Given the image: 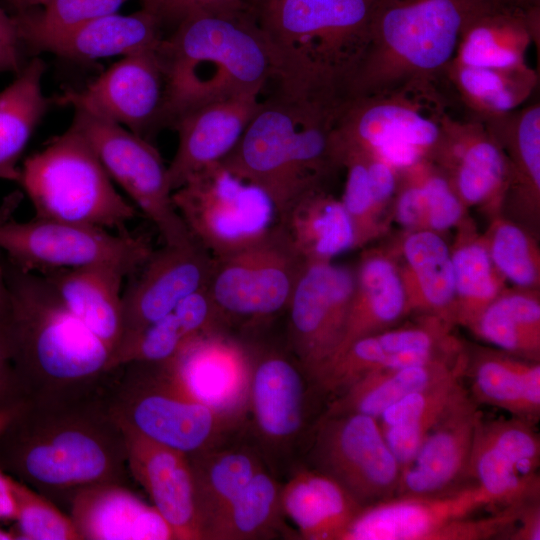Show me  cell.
Instances as JSON below:
<instances>
[{
    "instance_id": "obj_1",
    "label": "cell",
    "mask_w": 540,
    "mask_h": 540,
    "mask_svg": "<svg viewBox=\"0 0 540 540\" xmlns=\"http://www.w3.org/2000/svg\"><path fill=\"white\" fill-rule=\"evenodd\" d=\"M0 468L47 498H69L95 484L126 485L125 435L104 387L73 399L26 401L0 433Z\"/></svg>"
},
{
    "instance_id": "obj_2",
    "label": "cell",
    "mask_w": 540,
    "mask_h": 540,
    "mask_svg": "<svg viewBox=\"0 0 540 540\" xmlns=\"http://www.w3.org/2000/svg\"><path fill=\"white\" fill-rule=\"evenodd\" d=\"M375 0H256L276 94L325 106L344 100L365 50Z\"/></svg>"
},
{
    "instance_id": "obj_3",
    "label": "cell",
    "mask_w": 540,
    "mask_h": 540,
    "mask_svg": "<svg viewBox=\"0 0 540 540\" xmlns=\"http://www.w3.org/2000/svg\"><path fill=\"white\" fill-rule=\"evenodd\" d=\"M13 362L27 401L73 399L101 390L111 348L70 310L45 278L3 265Z\"/></svg>"
},
{
    "instance_id": "obj_4",
    "label": "cell",
    "mask_w": 540,
    "mask_h": 540,
    "mask_svg": "<svg viewBox=\"0 0 540 540\" xmlns=\"http://www.w3.org/2000/svg\"><path fill=\"white\" fill-rule=\"evenodd\" d=\"M164 79L161 129L186 113L250 91H264L272 63L253 8L184 18L155 49Z\"/></svg>"
},
{
    "instance_id": "obj_5",
    "label": "cell",
    "mask_w": 540,
    "mask_h": 540,
    "mask_svg": "<svg viewBox=\"0 0 540 540\" xmlns=\"http://www.w3.org/2000/svg\"><path fill=\"white\" fill-rule=\"evenodd\" d=\"M490 0H375L368 40L345 101L399 92H444L465 26Z\"/></svg>"
},
{
    "instance_id": "obj_6",
    "label": "cell",
    "mask_w": 540,
    "mask_h": 540,
    "mask_svg": "<svg viewBox=\"0 0 540 540\" xmlns=\"http://www.w3.org/2000/svg\"><path fill=\"white\" fill-rule=\"evenodd\" d=\"M340 109L273 93L262 100L220 163L266 192L281 219L298 200L318 190L323 175L342 164L336 136Z\"/></svg>"
},
{
    "instance_id": "obj_7",
    "label": "cell",
    "mask_w": 540,
    "mask_h": 540,
    "mask_svg": "<svg viewBox=\"0 0 540 540\" xmlns=\"http://www.w3.org/2000/svg\"><path fill=\"white\" fill-rule=\"evenodd\" d=\"M104 395L122 429L186 455L229 442L245 426L197 400L169 360L129 362L112 369Z\"/></svg>"
},
{
    "instance_id": "obj_8",
    "label": "cell",
    "mask_w": 540,
    "mask_h": 540,
    "mask_svg": "<svg viewBox=\"0 0 540 540\" xmlns=\"http://www.w3.org/2000/svg\"><path fill=\"white\" fill-rule=\"evenodd\" d=\"M19 184L37 218L126 234L127 223L138 215L117 192L89 142L72 126L24 161Z\"/></svg>"
},
{
    "instance_id": "obj_9",
    "label": "cell",
    "mask_w": 540,
    "mask_h": 540,
    "mask_svg": "<svg viewBox=\"0 0 540 540\" xmlns=\"http://www.w3.org/2000/svg\"><path fill=\"white\" fill-rule=\"evenodd\" d=\"M172 201L192 238L214 259L257 244L280 225L268 194L220 162L192 174Z\"/></svg>"
},
{
    "instance_id": "obj_10",
    "label": "cell",
    "mask_w": 540,
    "mask_h": 540,
    "mask_svg": "<svg viewBox=\"0 0 540 540\" xmlns=\"http://www.w3.org/2000/svg\"><path fill=\"white\" fill-rule=\"evenodd\" d=\"M489 502L468 482L452 491L402 496L364 507L339 540H483L504 539L518 510L475 517Z\"/></svg>"
},
{
    "instance_id": "obj_11",
    "label": "cell",
    "mask_w": 540,
    "mask_h": 540,
    "mask_svg": "<svg viewBox=\"0 0 540 540\" xmlns=\"http://www.w3.org/2000/svg\"><path fill=\"white\" fill-rule=\"evenodd\" d=\"M447 107L449 99L439 91L349 99L342 104L336 133L394 169H410L437 147Z\"/></svg>"
},
{
    "instance_id": "obj_12",
    "label": "cell",
    "mask_w": 540,
    "mask_h": 540,
    "mask_svg": "<svg viewBox=\"0 0 540 540\" xmlns=\"http://www.w3.org/2000/svg\"><path fill=\"white\" fill-rule=\"evenodd\" d=\"M0 248L23 271L42 273L57 268L110 265L126 276L135 273L153 248L146 238L129 233L52 219L33 218L0 225Z\"/></svg>"
},
{
    "instance_id": "obj_13",
    "label": "cell",
    "mask_w": 540,
    "mask_h": 540,
    "mask_svg": "<svg viewBox=\"0 0 540 540\" xmlns=\"http://www.w3.org/2000/svg\"><path fill=\"white\" fill-rule=\"evenodd\" d=\"M303 451L306 465L335 480L363 508L396 496L401 466L373 417L322 413Z\"/></svg>"
},
{
    "instance_id": "obj_14",
    "label": "cell",
    "mask_w": 540,
    "mask_h": 540,
    "mask_svg": "<svg viewBox=\"0 0 540 540\" xmlns=\"http://www.w3.org/2000/svg\"><path fill=\"white\" fill-rule=\"evenodd\" d=\"M250 351L251 378L247 406L254 445L268 467L290 460L304 448L315 424V397H324L314 380L291 354Z\"/></svg>"
},
{
    "instance_id": "obj_15",
    "label": "cell",
    "mask_w": 540,
    "mask_h": 540,
    "mask_svg": "<svg viewBox=\"0 0 540 540\" xmlns=\"http://www.w3.org/2000/svg\"><path fill=\"white\" fill-rule=\"evenodd\" d=\"M72 108L70 126L86 138L112 181L156 226L164 243L193 241L173 205L167 166L154 143L82 107Z\"/></svg>"
},
{
    "instance_id": "obj_16",
    "label": "cell",
    "mask_w": 540,
    "mask_h": 540,
    "mask_svg": "<svg viewBox=\"0 0 540 540\" xmlns=\"http://www.w3.org/2000/svg\"><path fill=\"white\" fill-rule=\"evenodd\" d=\"M306 264L281 224L257 244L214 259L206 288L221 323L260 320L287 310Z\"/></svg>"
},
{
    "instance_id": "obj_17",
    "label": "cell",
    "mask_w": 540,
    "mask_h": 540,
    "mask_svg": "<svg viewBox=\"0 0 540 540\" xmlns=\"http://www.w3.org/2000/svg\"><path fill=\"white\" fill-rule=\"evenodd\" d=\"M535 427L512 416H482L478 423L468 479L495 512L540 501V436Z\"/></svg>"
},
{
    "instance_id": "obj_18",
    "label": "cell",
    "mask_w": 540,
    "mask_h": 540,
    "mask_svg": "<svg viewBox=\"0 0 540 540\" xmlns=\"http://www.w3.org/2000/svg\"><path fill=\"white\" fill-rule=\"evenodd\" d=\"M355 294V281L349 270L326 261L304 267L291 300L289 349L310 377L336 353Z\"/></svg>"
},
{
    "instance_id": "obj_19",
    "label": "cell",
    "mask_w": 540,
    "mask_h": 540,
    "mask_svg": "<svg viewBox=\"0 0 540 540\" xmlns=\"http://www.w3.org/2000/svg\"><path fill=\"white\" fill-rule=\"evenodd\" d=\"M155 49L123 56L82 90L67 89L55 101L82 107L153 143L162 130L164 100Z\"/></svg>"
},
{
    "instance_id": "obj_20",
    "label": "cell",
    "mask_w": 540,
    "mask_h": 540,
    "mask_svg": "<svg viewBox=\"0 0 540 540\" xmlns=\"http://www.w3.org/2000/svg\"><path fill=\"white\" fill-rule=\"evenodd\" d=\"M213 267L214 258L195 240L182 245L165 244L153 250L129 276L122 292L123 328L119 344L173 312L188 295L206 287Z\"/></svg>"
},
{
    "instance_id": "obj_21",
    "label": "cell",
    "mask_w": 540,
    "mask_h": 540,
    "mask_svg": "<svg viewBox=\"0 0 540 540\" xmlns=\"http://www.w3.org/2000/svg\"><path fill=\"white\" fill-rule=\"evenodd\" d=\"M482 416L480 405L464 387L401 469L395 497L436 495L468 483L472 446Z\"/></svg>"
},
{
    "instance_id": "obj_22",
    "label": "cell",
    "mask_w": 540,
    "mask_h": 540,
    "mask_svg": "<svg viewBox=\"0 0 540 540\" xmlns=\"http://www.w3.org/2000/svg\"><path fill=\"white\" fill-rule=\"evenodd\" d=\"M169 361L197 400L246 422L251 378L249 349L222 330H212L190 336Z\"/></svg>"
},
{
    "instance_id": "obj_23",
    "label": "cell",
    "mask_w": 540,
    "mask_h": 540,
    "mask_svg": "<svg viewBox=\"0 0 540 540\" xmlns=\"http://www.w3.org/2000/svg\"><path fill=\"white\" fill-rule=\"evenodd\" d=\"M263 91H250L208 103L180 117L176 153L167 166L173 192L192 174L226 157L240 140L262 102Z\"/></svg>"
},
{
    "instance_id": "obj_24",
    "label": "cell",
    "mask_w": 540,
    "mask_h": 540,
    "mask_svg": "<svg viewBox=\"0 0 540 540\" xmlns=\"http://www.w3.org/2000/svg\"><path fill=\"white\" fill-rule=\"evenodd\" d=\"M125 435L131 476L149 495L174 540H201L188 456L134 431Z\"/></svg>"
},
{
    "instance_id": "obj_25",
    "label": "cell",
    "mask_w": 540,
    "mask_h": 540,
    "mask_svg": "<svg viewBox=\"0 0 540 540\" xmlns=\"http://www.w3.org/2000/svg\"><path fill=\"white\" fill-rule=\"evenodd\" d=\"M163 37L158 19L142 9L129 15H104L57 32L26 36L19 40V46L86 62L155 49Z\"/></svg>"
},
{
    "instance_id": "obj_26",
    "label": "cell",
    "mask_w": 540,
    "mask_h": 540,
    "mask_svg": "<svg viewBox=\"0 0 540 540\" xmlns=\"http://www.w3.org/2000/svg\"><path fill=\"white\" fill-rule=\"evenodd\" d=\"M438 335L433 329L416 327L358 338L333 357L314 381L325 397L335 396L371 372L445 358L436 354Z\"/></svg>"
},
{
    "instance_id": "obj_27",
    "label": "cell",
    "mask_w": 540,
    "mask_h": 540,
    "mask_svg": "<svg viewBox=\"0 0 540 540\" xmlns=\"http://www.w3.org/2000/svg\"><path fill=\"white\" fill-rule=\"evenodd\" d=\"M80 540H168L172 533L153 506L121 484H95L69 497Z\"/></svg>"
},
{
    "instance_id": "obj_28",
    "label": "cell",
    "mask_w": 540,
    "mask_h": 540,
    "mask_svg": "<svg viewBox=\"0 0 540 540\" xmlns=\"http://www.w3.org/2000/svg\"><path fill=\"white\" fill-rule=\"evenodd\" d=\"M42 275L70 312L112 350L123 328L122 282L126 274L110 265L57 268Z\"/></svg>"
},
{
    "instance_id": "obj_29",
    "label": "cell",
    "mask_w": 540,
    "mask_h": 540,
    "mask_svg": "<svg viewBox=\"0 0 540 540\" xmlns=\"http://www.w3.org/2000/svg\"><path fill=\"white\" fill-rule=\"evenodd\" d=\"M436 151H442L455 164V187L469 203L488 199L506 182L508 162L504 150L477 118L461 119L445 113Z\"/></svg>"
},
{
    "instance_id": "obj_30",
    "label": "cell",
    "mask_w": 540,
    "mask_h": 540,
    "mask_svg": "<svg viewBox=\"0 0 540 540\" xmlns=\"http://www.w3.org/2000/svg\"><path fill=\"white\" fill-rule=\"evenodd\" d=\"M285 517L307 540H339L363 508L340 484L308 466H297L281 488Z\"/></svg>"
},
{
    "instance_id": "obj_31",
    "label": "cell",
    "mask_w": 540,
    "mask_h": 540,
    "mask_svg": "<svg viewBox=\"0 0 540 540\" xmlns=\"http://www.w3.org/2000/svg\"><path fill=\"white\" fill-rule=\"evenodd\" d=\"M537 43L526 9L509 1L491 3L461 32L452 62L485 68L524 65L531 43Z\"/></svg>"
},
{
    "instance_id": "obj_32",
    "label": "cell",
    "mask_w": 540,
    "mask_h": 540,
    "mask_svg": "<svg viewBox=\"0 0 540 540\" xmlns=\"http://www.w3.org/2000/svg\"><path fill=\"white\" fill-rule=\"evenodd\" d=\"M202 539L211 525L261 468L268 466L254 444L226 442L187 455Z\"/></svg>"
},
{
    "instance_id": "obj_33",
    "label": "cell",
    "mask_w": 540,
    "mask_h": 540,
    "mask_svg": "<svg viewBox=\"0 0 540 540\" xmlns=\"http://www.w3.org/2000/svg\"><path fill=\"white\" fill-rule=\"evenodd\" d=\"M470 396L478 405L505 410L512 417L536 426L540 419V365L538 361L485 353L469 364Z\"/></svg>"
},
{
    "instance_id": "obj_34",
    "label": "cell",
    "mask_w": 540,
    "mask_h": 540,
    "mask_svg": "<svg viewBox=\"0 0 540 540\" xmlns=\"http://www.w3.org/2000/svg\"><path fill=\"white\" fill-rule=\"evenodd\" d=\"M466 358H441L426 364L371 372L333 396L324 414L358 413L378 419L404 397L446 378L466 364Z\"/></svg>"
},
{
    "instance_id": "obj_35",
    "label": "cell",
    "mask_w": 540,
    "mask_h": 540,
    "mask_svg": "<svg viewBox=\"0 0 540 540\" xmlns=\"http://www.w3.org/2000/svg\"><path fill=\"white\" fill-rule=\"evenodd\" d=\"M45 70L35 57L0 91V179L20 181L19 159L52 102L42 91Z\"/></svg>"
},
{
    "instance_id": "obj_36",
    "label": "cell",
    "mask_w": 540,
    "mask_h": 540,
    "mask_svg": "<svg viewBox=\"0 0 540 540\" xmlns=\"http://www.w3.org/2000/svg\"><path fill=\"white\" fill-rule=\"evenodd\" d=\"M446 81L471 117L486 120L518 109L538 86L539 74L528 63L513 68H485L451 61Z\"/></svg>"
},
{
    "instance_id": "obj_37",
    "label": "cell",
    "mask_w": 540,
    "mask_h": 540,
    "mask_svg": "<svg viewBox=\"0 0 540 540\" xmlns=\"http://www.w3.org/2000/svg\"><path fill=\"white\" fill-rule=\"evenodd\" d=\"M280 224L307 263L342 254L356 239L354 222L342 202L321 198L318 190L298 200Z\"/></svg>"
},
{
    "instance_id": "obj_38",
    "label": "cell",
    "mask_w": 540,
    "mask_h": 540,
    "mask_svg": "<svg viewBox=\"0 0 540 540\" xmlns=\"http://www.w3.org/2000/svg\"><path fill=\"white\" fill-rule=\"evenodd\" d=\"M465 366L394 403L377 419L401 469L413 458L426 434L465 387Z\"/></svg>"
},
{
    "instance_id": "obj_39",
    "label": "cell",
    "mask_w": 540,
    "mask_h": 540,
    "mask_svg": "<svg viewBox=\"0 0 540 540\" xmlns=\"http://www.w3.org/2000/svg\"><path fill=\"white\" fill-rule=\"evenodd\" d=\"M282 485L261 468L208 529L207 540L270 539L283 531Z\"/></svg>"
},
{
    "instance_id": "obj_40",
    "label": "cell",
    "mask_w": 540,
    "mask_h": 540,
    "mask_svg": "<svg viewBox=\"0 0 540 540\" xmlns=\"http://www.w3.org/2000/svg\"><path fill=\"white\" fill-rule=\"evenodd\" d=\"M473 321L477 334L495 347L538 361L540 305L530 297L505 296L478 313Z\"/></svg>"
},
{
    "instance_id": "obj_41",
    "label": "cell",
    "mask_w": 540,
    "mask_h": 540,
    "mask_svg": "<svg viewBox=\"0 0 540 540\" xmlns=\"http://www.w3.org/2000/svg\"><path fill=\"white\" fill-rule=\"evenodd\" d=\"M404 255L425 300L434 307L446 306L456 292L452 257L446 243L434 232H416L406 239Z\"/></svg>"
},
{
    "instance_id": "obj_42",
    "label": "cell",
    "mask_w": 540,
    "mask_h": 540,
    "mask_svg": "<svg viewBox=\"0 0 540 540\" xmlns=\"http://www.w3.org/2000/svg\"><path fill=\"white\" fill-rule=\"evenodd\" d=\"M17 539L80 540L69 516L46 496L11 477Z\"/></svg>"
},
{
    "instance_id": "obj_43",
    "label": "cell",
    "mask_w": 540,
    "mask_h": 540,
    "mask_svg": "<svg viewBox=\"0 0 540 540\" xmlns=\"http://www.w3.org/2000/svg\"><path fill=\"white\" fill-rule=\"evenodd\" d=\"M128 0H46L43 10L12 16L16 37L65 30L104 15L117 13Z\"/></svg>"
},
{
    "instance_id": "obj_44",
    "label": "cell",
    "mask_w": 540,
    "mask_h": 540,
    "mask_svg": "<svg viewBox=\"0 0 540 540\" xmlns=\"http://www.w3.org/2000/svg\"><path fill=\"white\" fill-rule=\"evenodd\" d=\"M190 336L177 316L171 312L121 342L113 352L110 370L129 362L170 360Z\"/></svg>"
},
{
    "instance_id": "obj_45",
    "label": "cell",
    "mask_w": 540,
    "mask_h": 540,
    "mask_svg": "<svg viewBox=\"0 0 540 540\" xmlns=\"http://www.w3.org/2000/svg\"><path fill=\"white\" fill-rule=\"evenodd\" d=\"M452 257L455 291L472 302H484L494 297L497 284L487 250L477 244L458 249Z\"/></svg>"
},
{
    "instance_id": "obj_46",
    "label": "cell",
    "mask_w": 540,
    "mask_h": 540,
    "mask_svg": "<svg viewBox=\"0 0 540 540\" xmlns=\"http://www.w3.org/2000/svg\"><path fill=\"white\" fill-rule=\"evenodd\" d=\"M491 259L513 283L529 286L536 280L537 271L531 256L528 239L521 229L503 224L494 235Z\"/></svg>"
},
{
    "instance_id": "obj_47",
    "label": "cell",
    "mask_w": 540,
    "mask_h": 540,
    "mask_svg": "<svg viewBox=\"0 0 540 540\" xmlns=\"http://www.w3.org/2000/svg\"><path fill=\"white\" fill-rule=\"evenodd\" d=\"M421 186L430 226L436 230L453 226L461 216L462 206L450 181L441 175H431Z\"/></svg>"
},
{
    "instance_id": "obj_48",
    "label": "cell",
    "mask_w": 540,
    "mask_h": 540,
    "mask_svg": "<svg viewBox=\"0 0 540 540\" xmlns=\"http://www.w3.org/2000/svg\"><path fill=\"white\" fill-rule=\"evenodd\" d=\"M256 0H166L155 17L162 29H174L184 18L196 13H225L253 8Z\"/></svg>"
},
{
    "instance_id": "obj_49",
    "label": "cell",
    "mask_w": 540,
    "mask_h": 540,
    "mask_svg": "<svg viewBox=\"0 0 540 540\" xmlns=\"http://www.w3.org/2000/svg\"><path fill=\"white\" fill-rule=\"evenodd\" d=\"M25 400L13 362L7 323H0V408Z\"/></svg>"
},
{
    "instance_id": "obj_50",
    "label": "cell",
    "mask_w": 540,
    "mask_h": 540,
    "mask_svg": "<svg viewBox=\"0 0 540 540\" xmlns=\"http://www.w3.org/2000/svg\"><path fill=\"white\" fill-rule=\"evenodd\" d=\"M364 152L373 203H382L393 194L396 188L395 169L378 157Z\"/></svg>"
},
{
    "instance_id": "obj_51",
    "label": "cell",
    "mask_w": 540,
    "mask_h": 540,
    "mask_svg": "<svg viewBox=\"0 0 540 540\" xmlns=\"http://www.w3.org/2000/svg\"><path fill=\"white\" fill-rule=\"evenodd\" d=\"M426 214V201L420 185H412L402 191L396 207L398 221L407 227L417 225Z\"/></svg>"
},
{
    "instance_id": "obj_52",
    "label": "cell",
    "mask_w": 540,
    "mask_h": 540,
    "mask_svg": "<svg viewBox=\"0 0 540 540\" xmlns=\"http://www.w3.org/2000/svg\"><path fill=\"white\" fill-rule=\"evenodd\" d=\"M509 540H540V501L522 507L507 533Z\"/></svg>"
},
{
    "instance_id": "obj_53",
    "label": "cell",
    "mask_w": 540,
    "mask_h": 540,
    "mask_svg": "<svg viewBox=\"0 0 540 540\" xmlns=\"http://www.w3.org/2000/svg\"><path fill=\"white\" fill-rule=\"evenodd\" d=\"M15 502L12 493L11 476L0 468V520H14Z\"/></svg>"
},
{
    "instance_id": "obj_54",
    "label": "cell",
    "mask_w": 540,
    "mask_h": 540,
    "mask_svg": "<svg viewBox=\"0 0 540 540\" xmlns=\"http://www.w3.org/2000/svg\"><path fill=\"white\" fill-rule=\"evenodd\" d=\"M22 68L20 48L0 37V72L19 73Z\"/></svg>"
},
{
    "instance_id": "obj_55",
    "label": "cell",
    "mask_w": 540,
    "mask_h": 540,
    "mask_svg": "<svg viewBox=\"0 0 540 540\" xmlns=\"http://www.w3.org/2000/svg\"><path fill=\"white\" fill-rule=\"evenodd\" d=\"M0 37L7 43L20 48L12 17L8 16L0 7Z\"/></svg>"
},
{
    "instance_id": "obj_56",
    "label": "cell",
    "mask_w": 540,
    "mask_h": 540,
    "mask_svg": "<svg viewBox=\"0 0 540 540\" xmlns=\"http://www.w3.org/2000/svg\"><path fill=\"white\" fill-rule=\"evenodd\" d=\"M10 314V298L3 264L0 262V323H6Z\"/></svg>"
},
{
    "instance_id": "obj_57",
    "label": "cell",
    "mask_w": 540,
    "mask_h": 540,
    "mask_svg": "<svg viewBox=\"0 0 540 540\" xmlns=\"http://www.w3.org/2000/svg\"><path fill=\"white\" fill-rule=\"evenodd\" d=\"M27 400L20 401L0 408V433L10 423V421L19 413Z\"/></svg>"
},
{
    "instance_id": "obj_58",
    "label": "cell",
    "mask_w": 540,
    "mask_h": 540,
    "mask_svg": "<svg viewBox=\"0 0 540 540\" xmlns=\"http://www.w3.org/2000/svg\"><path fill=\"white\" fill-rule=\"evenodd\" d=\"M12 8L16 10V13L27 12L33 10L35 7L42 6L46 0H4Z\"/></svg>"
},
{
    "instance_id": "obj_59",
    "label": "cell",
    "mask_w": 540,
    "mask_h": 540,
    "mask_svg": "<svg viewBox=\"0 0 540 540\" xmlns=\"http://www.w3.org/2000/svg\"><path fill=\"white\" fill-rule=\"evenodd\" d=\"M144 10L155 15L158 9L163 5L166 0H141Z\"/></svg>"
},
{
    "instance_id": "obj_60",
    "label": "cell",
    "mask_w": 540,
    "mask_h": 540,
    "mask_svg": "<svg viewBox=\"0 0 540 540\" xmlns=\"http://www.w3.org/2000/svg\"><path fill=\"white\" fill-rule=\"evenodd\" d=\"M512 4H515L523 9L540 6V0H506Z\"/></svg>"
},
{
    "instance_id": "obj_61",
    "label": "cell",
    "mask_w": 540,
    "mask_h": 540,
    "mask_svg": "<svg viewBox=\"0 0 540 540\" xmlns=\"http://www.w3.org/2000/svg\"><path fill=\"white\" fill-rule=\"evenodd\" d=\"M17 539L15 532L6 531L0 528V540H13Z\"/></svg>"
},
{
    "instance_id": "obj_62",
    "label": "cell",
    "mask_w": 540,
    "mask_h": 540,
    "mask_svg": "<svg viewBox=\"0 0 540 540\" xmlns=\"http://www.w3.org/2000/svg\"><path fill=\"white\" fill-rule=\"evenodd\" d=\"M490 1H495V2H498V1H504V0H490Z\"/></svg>"
}]
</instances>
